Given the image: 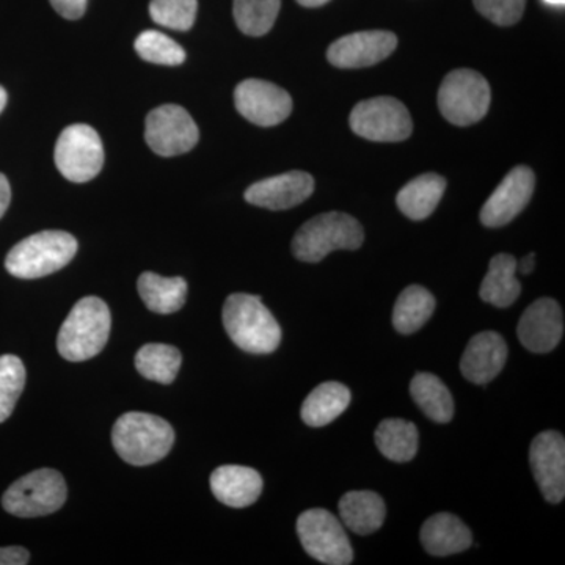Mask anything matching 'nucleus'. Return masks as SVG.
Masks as SVG:
<instances>
[{"instance_id": "obj_9", "label": "nucleus", "mask_w": 565, "mask_h": 565, "mask_svg": "<svg viewBox=\"0 0 565 565\" xmlns=\"http://www.w3.org/2000/svg\"><path fill=\"white\" fill-rule=\"evenodd\" d=\"M297 534L305 552L329 565H349L353 550L343 525L326 509H310L297 520Z\"/></svg>"}, {"instance_id": "obj_24", "label": "nucleus", "mask_w": 565, "mask_h": 565, "mask_svg": "<svg viewBox=\"0 0 565 565\" xmlns=\"http://www.w3.org/2000/svg\"><path fill=\"white\" fill-rule=\"evenodd\" d=\"M139 294L148 310L158 315H172L184 307L188 299V281L181 277H161L145 273L137 282Z\"/></svg>"}, {"instance_id": "obj_1", "label": "nucleus", "mask_w": 565, "mask_h": 565, "mask_svg": "<svg viewBox=\"0 0 565 565\" xmlns=\"http://www.w3.org/2000/svg\"><path fill=\"white\" fill-rule=\"evenodd\" d=\"M223 326L230 340L244 352L267 355L281 343V329L262 297L237 292L223 305Z\"/></svg>"}, {"instance_id": "obj_37", "label": "nucleus", "mask_w": 565, "mask_h": 565, "mask_svg": "<svg viewBox=\"0 0 565 565\" xmlns=\"http://www.w3.org/2000/svg\"><path fill=\"white\" fill-rule=\"evenodd\" d=\"M11 202V188L10 182L7 180L6 174L0 173V218L3 217L7 210H9Z\"/></svg>"}, {"instance_id": "obj_28", "label": "nucleus", "mask_w": 565, "mask_h": 565, "mask_svg": "<svg viewBox=\"0 0 565 565\" xmlns=\"http://www.w3.org/2000/svg\"><path fill=\"white\" fill-rule=\"evenodd\" d=\"M433 294L419 285L405 288L397 297L393 310V326L397 332L412 334L418 332L433 318L435 311Z\"/></svg>"}, {"instance_id": "obj_38", "label": "nucleus", "mask_w": 565, "mask_h": 565, "mask_svg": "<svg viewBox=\"0 0 565 565\" xmlns=\"http://www.w3.org/2000/svg\"><path fill=\"white\" fill-rule=\"evenodd\" d=\"M535 267V255L534 253H530L525 258H522V262H516V273L522 275H530L533 273Z\"/></svg>"}, {"instance_id": "obj_7", "label": "nucleus", "mask_w": 565, "mask_h": 565, "mask_svg": "<svg viewBox=\"0 0 565 565\" xmlns=\"http://www.w3.org/2000/svg\"><path fill=\"white\" fill-rule=\"evenodd\" d=\"M492 102L489 82L478 71H451L438 90L441 115L456 126H470L481 121Z\"/></svg>"}, {"instance_id": "obj_35", "label": "nucleus", "mask_w": 565, "mask_h": 565, "mask_svg": "<svg viewBox=\"0 0 565 565\" xmlns=\"http://www.w3.org/2000/svg\"><path fill=\"white\" fill-rule=\"evenodd\" d=\"M50 2L65 20H81L87 10V0H50Z\"/></svg>"}, {"instance_id": "obj_39", "label": "nucleus", "mask_w": 565, "mask_h": 565, "mask_svg": "<svg viewBox=\"0 0 565 565\" xmlns=\"http://www.w3.org/2000/svg\"><path fill=\"white\" fill-rule=\"evenodd\" d=\"M302 7H308V9H316V7L326 6L330 0H297Z\"/></svg>"}, {"instance_id": "obj_2", "label": "nucleus", "mask_w": 565, "mask_h": 565, "mask_svg": "<svg viewBox=\"0 0 565 565\" xmlns=\"http://www.w3.org/2000/svg\"><path fill=\"white\" fill-rule=\"evenodd\" d=\"M111 444L125 462L147 467L172 451L174 430L161 416L129 412L115 422Z\"/></svg>"}, {"instance_id": "obj_27", "label": "nucleus", "mask_w": 565, "mask_h": 565, "mask_svg": "<svg viewBox=\"0 0 565 565\" xmlns=\"http://www.w3.org/2000/svg\"><path fill=\"white\" fill-rule=\"evenodd\" d=\"M412 397L427 418L435 423H449L455 416V399L448 386L429 373L416 374L411 384Z\"/></svg>"}, {"instance_id": "obj_8", "label": "nucleus", "mask_w": 565, "mask_h": 565, "mask_svg": "<svg viewBox=\"0 0 565 565\" xmlns=\"http://www.w3.org/2000/svg\"><path fill=\"white\" fill-rule=\"evenodd\" d=\"M58 172L71 182H87L98 177L104 166V148L99 134L88 125H71L63 129L54 151Z\"/></svg>"}, {"instance_id": "obj_13", "label": "nucleus", "mask_w": 565, "mask_h": 565, "mask_svg": "<svg viewBox=\"0 0 565 565\" xmlns=\"http://www.w3.org/2000/svg\"><path fill=\"white\" fill-rule=\"evenodd\" d=\"M535 177L526 166H516L505 174L481 210V222L487 228H500L514 221L533 199Z\"/></svg>"}, {"instance_id": "obj_40", "label": "nucleus", "mask_w": 565, "mask_h": 565, "mask_svg": "<svg viewBox=\"0 0 565 565\" xmlns=\"http://www.w3.org/2000/svg\"><path fill=\"white\" fill-rule=\"evenodd\" d=\"M7 92L6 88L0 87V114H2L3 109H6L7 106Z\"/></svg>"}, {"instance_id": "obj_22", "label": "nucleus", "mask_w": 565, "mask_h": 565, "mask_svg": "<svg viewBox=\"0 0 565 565\" xmlns=\"http://www.w3.org/2000/svg\"><path fill=\"white\" fill-rule=\"evenodd\" d=\"M446 180L440 174L426 173L408 182L397 193L396 204L412 221H424L437 210L444 199Z\"/></svg>"}, {"instance_id": "obj_29", "label": "nucleus", "mask_w": 565, "mask_h": 565, "mask_svg": "<svg viewBox=\"0 0 565 565\" xmlns=\"http://www.w3.org/2000/svg\"><path fill=\"white\" fill-rule=\"evenodd\" d=\"M181 352L169 344H145L136 355V367L140 375L158 384H172L180 373Z\"/></svg>"}, {"instance_id": "obj_6", "label": "nucleus", "mask_w": 565, "mask_h": 565, "mask_svg": "<svg viewBox=\"0 0 565 565\" xmlns=\"http://www.w3.org/2000/svg\"><path fill=\"white\" fill-rule=\"evenodd\" d=\"M65 479L57 470L41 468L22 476L7 489L2 505L9 514L33 519L54 514L66 503Z\"/></svg>"}, {"instance_id": "obj_17", "label": "nucleus", "mask_w": 565, "mask_h": 565, "mask_svg": "<svg viewBox=\"0 0 565 565\" xmlns=\"http://www.w3.org/2000/svg\"><path fill=\"white\" fill-rule=\"evenodd\" d=\"M315 192V180L307 172H288L255 182L245 191V200L253 206L285 211L299 206Z\"/></svg>"}, {"instance_id": "obj_23", "label": "nucleus", "mask_w": 565, "mask_h": 565, "mask_svg": "<svg viewBox=\"0 0 565 565\" xmlns=\"http://www.w3.org/2000/svg\"><path fill=\"white\" fill-rule=\"evenodd\" d=\"M522 285L516 278V259L509 253L494 255L482 280L479 297L497 308H508L519 299Z\"/></svg>"}, {"instance_id": "obj_20", "label": "nucleus", "mask_w": 565, "mask_h": 565, "mask_svg": "<svg viewBox=\"0 0 565 565\" xmlns=\"http://www.w3.org/2000/svg\"><path fill=\"white\" fill-rule=\"evenodd\" d=\"M419 541L429 555L444 557L470 548L473 537L459 516L440 512L424 522Z\"/></svg>"}, {"instance_id": "obj_26", "label": "nucleus", "mask_w": 565, "mask_h": 565, "mask_svg": "<svg viewBox=\"0 0 565 565\" xmlns=\"http://www.w3.org/2000/svg\"><path fill=\"white\" fill-rule=\"evenodd\" d=\"M375 445L393 462H411L418 452L419 435L414 423L390 418L379 424Z\"/></svg>"}, {"instance_id": "obj_14", "label": "nucleus", "mask_w": 565, "mask_h": 565, "mask_svg": "<svg viewBox=\"0 0 565 565\" xmlns=\"http://www.w3.org/2000/svg\"><path fill=\"white\" fill-rule=\"evenodd\" d=\"M396 47L397 36L393 32H355L333 41L327 51V58L337 68H366L384 62Z\"/></svg>"}, {"instance_id": "obj_21", "label": "nucleus", "mask_w": 565, "mask_h": 565, "mask_svg": "<svg viewBox=\"0 0 565 565\" xmlns=\"http://www.w3.org/2000/svg\"><path fill=\"white\" fill-rule=\"evenodd\" d=\"M338 509L344 525L359 535L373 534L381 530L385 522L384 500L381 494L367 490L345 493Z\"/></svg>"}, {"instance_id": "obj_4", "label": "nucleus", "mask_w": 565, "mask_h": 565, "mask_svg": "<svg viewBox=\"0 0 565 565\" xmlns=\"http://www.w3.org/2000/svg\"><path fill=\"white\" fill-rule=\"evenodd\" d=\"M364 241L363 226L344 212H326L300 226L292 239L299 262L319 263L334 250H356Z\"/></svg>"}, {"instance_id": "obj_16", "label": "nucleus", "mask_w": 565, "mask_h": 565, "mask_svg": "<svg viewBox=\"0 0 565 565\" xmlns=\"http://www.w3.org/2000/svg\"><path fill=\"white\" fill-rule=\"evenodd\" d=\"M520 343L534 353L552 352L563 340V308L553 299H539L526 308L519 327Z\"/></svg>"}, {"instance_id": "obj_5", "label": "nucleus", "mask_w": 565, "mask_h": 565, "mask_svg": "<svg viewBox=\"0 0 565 565\" xmlns=\"http://www.w3.org/2000/svg\"><path fill=\"white\" fill-rule=\"evenodd\" d=\"M77 241L66 232H41L14 245L6 269L22 280H35L63 269L76 256Z\"/></svg>"}, {"instance_id": "obj_36", "label": "nucleus", "mask_w": 565, "mask_h": 565, "mask_svg": "<svg viewBox=\"0 0 565 565\" xmlns=\"http://www.w3.org/2000/svg\"><path fill=\"white\" fill-rule=\"evenodd\" d=\"M31 561L28 550L22 546H2L0 548V565H25Z\"/></svg>"}, {"instance_id": "obj_19", "label": "nucleus", "mask_w": 565, "mask_h": 565, "mask_svg": "<svg viewBox=\"0 0 565 565\" xmlns=\"http://www.w3.org/2000/svg\"><path fill=\"white\" fill-rule=\"evenodd\" d=\"M211 490L221 503L230 508H248L262 497L263 478L253 468L223 465L212 471Z\"/></svg>"}, {"instance_id": "obj_18", "label": "nucleus", "mask_w": 565, "mask_h": 565, "mask_svg": "<svg viewBox=\"0 0 565 565\" xmlns=\"http://www.w3.org/2000/svg\"><path fill=\"white\" fill-rule=\"evenodd\" d=\"M508 344L497 332H482L471 338L460 360V371L471 384L487 385L503 371Z\"/></svg>"}, {"instance_id": "obj_10", "label": "nucleus", "mask_w": 565, "mask_h": 565, "mask_svg": "<svg viewBox=\"0 0 565 565\" xmlns=\"http://www.w3.org/2000/svg\"><path fill=\"white\" fill-rule=\"evenodd\" d=\"M349 125L356 136L371 141H404L414 131L407 107L390 96H379L356 104Z\"/></svg>"}, {"instance_id": "obj_31", "label": "nucleus", "mask_w": 565, "mask_h": 565, "mask_svg": "<svg viewBox=\"0 0 565 565\" xmlns=\"http://www.w3.org/2000/svg\"><path fill=\"white\" fill-rule=\"evenodd\" d=\"M137 54L145 62L154 65L178 66L185 61V51L177 41L158 31H147L137 36L134 43Z\"/></svg>"}, {"instance_id": "obj_30", "label": "nucleus", "mask_w": 565, "mask_h": 565, "mask_svg": "<svg viewBox=\"0 0 565 565\" xmlns=\"http://www.w3.org/2000/svg\"><path fill=\"white\" fill-rule=\"evenodd\" d=\"M280 9L281 0H234V21L245 35L263 36L274 28Z\"/></svg>"}, {"instance_id": "obj_32", "label": "nucleus", "mask_w": 565, "mask_h": 565, "mask_svg": "<svg viewBox=\"0 0 565 565\" xmlns=\"http://www.w3.org/2000/svg\"><path fill=\"white\" fill-rule=\"evenodd\" d=\"M25 386V366L17 355L0 356V423L13 414Z\"/></svg>"}, {"instance_id": "obj_41", "label": "nucleus", "mask_w": 565, "mask_h": 565, "mask_svg": "<svg viewBox=\"0 0 565 565\" xmlns=\"http://www.w3.org/2000/svg\"><path fill=\"white\" fill-rule=\"evenodd\" d=\"M544 2L553 7H564L565 0H544Z\"/></svg>"}, {"instance_id": "obj_15", "label": "nucleus", "mask_w": 565, "mask_h": 565, "mask_svg": "<svg viewBox=\"0 0 565 565\" xmlns=\"http://www.w3.org/2000/svg\"><path fill=\"white\" fill-rule=\"evenodd\" d=\"M531 467L542 494L548 503L557 504L565 497V440L555 430L539 434L531 444Z\"/></svg>"}, {"instance_id": "obj_11", "label": "nucleus", "mask_w": 565, "mask_h": 565, "mask_svg": "<svg viewBox=\"0 0 565 565\" xmlns=\"http://www.w3.org/2000/svg\"><path fill=\"white\" fill-rule=\"evenodd\" d=\"M200 132L189 111L174 104H166L148 114L145 140L162 158L184 154L199 143Z\"/></svg>"}, {"instance_id": "obj_25", "label": "nucleus", "mask_w": 565, "mask_h": 565, "mask_svg": "<svg viewBox=\"0 0 565 565\" xmlns=\"http://www.w3.org/2000/svg\"><path fill=\"white\" fill-rule=\"evenodd\" d=\"M351 390L340 382H323L308 394L302 405V419L311 427L334 422L351 404Z\"/></svg>"}, {"instance_id": "obj_12", "label": "nucleus", "mask_w": 565, "mask_h": 565, "mask_svg": "<svg viewBox=\"0 0 565 565\" xmlns=\"http://www.w3.org/2000/svg\"><path fill=\"white\" fill-rule=\"evenodd\" d=\"M234 103L241 115L262 128L280 125L292 111V98L273 82L247 79L234 90Z\"/></svg>"}, {"instance_id": "obj_34", "label": "nucleus", "mask_w": 565, "mask_h": 565, "mask_svg": "<svg viewBox=\"0 0 565 565\" xmlns=\"http://www.w3.org/2000/svg\"><path fill=\"white\" fill-rule=\"evenodd\" d=\"M475 6L487 20L508 28L522 20L526 0H475Z\"/></svg>"}, {"instance_id": "obj_3", "label": "nucleus", "mask_w": 565, "mask_h": 565, "mask_svg": "<svg viewBox=\"0 0 565 565\" xmlns=\"http://www.w3.org/2000/svg\"><path fill=\"white\" fill-rule=\"evenodd\" d=\"M111 316L99 297H84L74 305L57 337L58 353L68 362H85L98 355L109 341Z\"/></svg>"}, {"instance_id": "obj_33", "label": "nucleus", "mask_w": 565, "mask_h": 565, "mask_svg": "<svg viewBox=\"0 0 565 565\" xmlns=\"http://www.w3.org/2000/svg\"><path fill=\"white\" fill-rule=\"evenodd\" d=\"M196 0H151V20L162 28L185 32L195 24Z\"/></svg>"}]
</instances>
